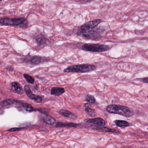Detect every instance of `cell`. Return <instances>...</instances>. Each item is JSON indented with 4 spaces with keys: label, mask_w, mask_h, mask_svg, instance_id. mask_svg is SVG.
<instances>
[{
    "label": "cell",
    "mask_w": 148,
    "mask_h": 148,
    "mask_svg": "<svg viewBox=\"0 0 148 148\" xmlns=\"http://www.w3.org/2000/svg\"><path fill=\"white\" fill-rule=\"evenodd\" d=\"M102 22L101 19H98L85 23L78 29L77 35L87 40H99L105 30L103 28L98 27Z\"/></svg>",
    "instance_id": "1"
},
{
    "label": "cell",
    "mask_w": 148,
    "mask_h": 148,
    "mask_svg": "<svg viewBox=\"0 0 148 148\" xmlns=\"http://www.w3.org/2000/svg\"><path fill=\"white\" fill-rule=\"evenodd\" d=\"M106 109L109 113L117 114L126 117H130L134 115L133 111L129 108L121 105L111 104L108 106Z\"/></svg>",
    "instance_id": "2"
},
{
    "label": "cell",
    "mask_w": 148,
    "mask_h": 148,
    "mask_svg": "<svg viewBox=\"0 0 148 148\" xmlns=\"http://www.w3.org/2000/svg\"><path fill=\"white\" fill-rule=\"evenodd\" d=\"M96 69L95 66L92 64H81V65H72L65 69V73H84L93 71Z\"/></svg>",
    "instance_id": "3"
},
{
    "label": "cell",
    "mask_w": 148,
    "mask_h": 148,
    "mask_svg": "<svg viewBox=\"0 0 148 148\" xmlns=\"http://www.w3.org/2000/svg\"><path fill=\"white\" fill-rule=\"evenodd\" d=\"M82 50L85 51L91 52H103L110 49L108 45L98 43H85L82 46Z\"/></svg>",
    "instance_id": "4"
},
{
    "label": "cell",
    "mask_w": 148,
    "mask_h": 148,
    "mask_svg": "<svg viewBox=\"0 0 148 148\" xmlns=\"http://www.w3.org/2000/svg\"><path fill=\"white\" fill-rule=\"evenodd\" d=\"M27 21L24 17H21L15 19L3 18L0 19V24L4 26H17L23 24Z\"/></svg>",
    "instance_id": "5"
},
{
    "label": "cell",
    "mask_w": 148,
    "mask_h": 148,
    "mask_svg": "<svg viewBox=\"0 0 148 148\" xmlns=\"http://www.w3.org/2000/svg\"><path fill=\"white\" fill-rule=\"evenodd\" d=\"M24 89L26 92V94L29 99L36 102L38 103L42 102V96L33 94L31 89H30V87L28 85H25Z\"/></svg>",
    "instance_id": "6"
},
{
    "label": "cell",
    "mask_w": 148,
    "mask_h": 148,
    "mask_svg": "<svg viewBox=\"0 0 148 148\" xmlns=\"http://www.w3.org/2000/svg\"><path fill=\"white\" fill-rule=\"evenodd\" d=\"M15 107L21 111H25L27 112H32L36 111L32 106L26 103L22 102L20 101H17Z\"/></svg>",
    "instance_id": "7"
},
{
    "label": "cell",
    "mask_w": 148,
    "mask_h": 148,
    "mask_svg": "<svg viewBox=\"0 0 148 148\" xmlns=\"http://www.w3.org/2000/svg\"><path fill=\"white\" fill-rule=\"evenodd\" d=\"M84 122L86 123L95 124L97 126H104L106 125V122L103 119L101 118L87 119L84 120Z\"/></svg>",
    "instance_id": "8"
},
{
    "label": "cell",
    "mask_w": 148,
    "mask_h": 148,
    "mask_svg": "<svg viewBox=\"0 0 148 148\" xmlns=\"http://www.w3.org/2000/svg\"><path fill=\"white\" fill-rule=\"evenodd\" d=\"M11 90L14 93L21 95L23 93V90L20 83L17 82H14L11 84Z\"/></svg>",
    "instance_id": "9"
},
{
    "label": "cell",
    "mask_w": 148,
    "mask_h": 148,
    "mask_svg": "<svg viewBox=\"0 0 148 148\" xmlns=\"http://www.w3.org/2000/svg\"><path fill=\"white\" fill-rule=\"evenodd\" d=\"M36 41L40 46L48 45L50 43L49 40L45 36L40 35L36 38Z\"/></svg>",
    "instance_id": "10"
},
{
    "label": "cell",
    "mask_w": 148,
    "mask_h": 148,
    "mask_svg": "<svg viewBox=\"0 0 148 148\" xmlns=\"http://www.w3.org/2000/svg\"><path fill=\"white\" fill-rule=\"evenodd\" d=\"M41 120L44 123L48 125H53L56 122V120L47 114H42Z\"/></svg>",
    "instance_id": "11"
},
{
    "label": "cell",
    "mask_w": 148,
    "mask_h": 148,
    "mask_svg": "<svg viewBox=\"0 0 148 148\" xmlns=\"http://www.w3.org/2000/svg\"><path fill=\"white\" fill-rule=\"evenodd\" d=\"M79 124L73 123L57 122L55 127L58 128H76L77 127Z\"/></svg>",
    "instance_id": "12"
},
{
    "label": "cell",
    "mask_w": 148,
    "mask_h": 148,
    "mask_svg": "<svg viewBox=\"0 0 148 148\" xmlns=\"http://www.w3.org/2000/svg\"><path fill=\"white\" fill-rule=\"evenodd\" d=\"M60 114L62 115V116H65L69 119L75 120L77 118V116L76 115L73 113L68 111V110H65V109H61L59 112Z\"/></svg>",
    "instance_id": "13"
},
{
    "label": "cell",
    "mask_w": 148,
    "mask_h": 148,
    "mask_svg": "<svg viewBox=\"0 0 148 148\" xmlns=\"http://www.w3.org/2000/svg\"><path fill=\"white\" fill-rule=\"evenodd\" d=\"M47 61V59L44 57H41L40 56H33L30 59V62L32 64H35V65H38L40 63H42L44 62Z\"/></svg>",
    "instance_id": "14"
},
{
    "label": "cell",
    "mask_w": 148,
    "mask_h": 148,
    "mask_svg": "<svg viewBox=\"0 0 148 148\" xmlns=\"http://www.w3.org/2000/svg\"><path fill=\"white\" fill-rule=\"evenodd\" d=\"M65 92V90L63 88L54 87L52 88L51 90V94L56 96H60Z\"/></svg>",
    "instance_id": "15"
},
{
    "label": "cell",
    "mask_w": 148,
    "mask_h": 148,
    "mask_svg": "<svg viewBox=\"0 0 148 148\" xmlns=\"http://www.w3.org/2000/svg\"><path fill=\"white\" fill-rule=\"evenodd\" d=\"M15 101V100L13 99L5 100L1 103V105L3 108H8L13 107Z\"/></svg>",
    "instance_id": "16"
},
{
    "label": "cell",
    "mask_w": 148,
    "mask_h": 148,
    "mask_svg": "<svg viewBox=\"0 0 148 148\" xmlns=\"http://www.w3.org/2000/svg\"><path fill=\"white\" fill-rule=\"evenodd\" d=\"M94 129L97 130H101V131H104L105 132H108V133H114V134H120V131H118L117 129H110L107 127H94Z\"/></svg>",
    "instance_id": "17"
},
{
    "label": "cell",
    "mask_w": 148,
    "mask_h": 148,
    "mask_svg": "<svg viewBox=\"0 0 148 148\" xmlns=\"http://www.w3.org/2000/svg\"><path fill=\"white\" fill-rule=\"evenodd\" d=\"M114 122L116 126L120 127H126L129 126V123L126 121L116 120Z\"/></svg>",
    "instance_id": "18"
},
{
    "label": "cell",
    "mask_w": 148,
    "mask_h": 148,
    "mask_svg": "<svg viewBox=\"0 0 148 148\" xmlns=\"http://www.w3.org/2000/svg\"><path fill=\"white\" fill-rule=\"evenodd\" d=\"M85 112L90 117H95L96 116L95 113L94 109L90 107H86L85 109Z\"/></svg>",
    "instance_id": "19"
},
{
    "label": "cell",
    "mask_w": 148,
    "mask_h": 148,
    "mask_svg": "<svg viewBox=\"0 0 148 148\" xmlns=\"http://www.w3.org/2000/svg\"><path fill=\"white\" fill-rule=\"evenodd\" d=\"M85 100L87 101L88 102L91 104H94L95 103L96 99L94 96L90 95H87L85 97Z\"/></svg>",
    "instance_id": "20"
},
{
    "label": "cell",
    "mask_w": 148,
    "mask_h": 148,
    "mask_svg": "<svg viewBox=\"0 0 148 148\" xmlns=\"http://www.w3.org/2000/svg\"><path fill=\"white\" fill-rule=\"evenodd\" d=\"M23 77L26 79V81L29 83H31V84H33L35 80L34 78H33L31 76L27 74H24L23 75Z\"/></svg>",
    "instance_id": "21"
},
{
    "label": "cell",
    "mask_w": 148,
    "mask_h": 148,
    "mask_svg": "<svg viewBox=\"0 0 148 148\" xmlns=\"http://www.w3.org/2000/svg\"><path fill=\"white\" fill-rule=\"evenodd\" d=\"M22 129H23V128H13L10 129L8 130V131L9 132H15L16 131H19Z\"/></svg>",
    "instance_id": "22"
},
{
    "label": "cell",
    "mask_w": 148,
    "mask_h": 148,
    "mask_svg": "<svg viewBox=\"0 0 148 148\" xmlns=\"http://www.w3.org/2000/svg\"><path fill=\"white\" fill-rule=\"evenodd\" d=\"M142 81L146 83H148V77L143 78Z\"/></svg>",
    "instance_id": "23"
},
{
    "label": "cell",
    "mask_w": 148,
    "mask_h": 148,
    "mask_svg": "<svg viewBox=\"0 0 148 148\" xmlns=\"http://www.w3.org/2000/svg\"><path fill=\"white\" fill-rule=\"evenodd\" d=\"M7 69L9 71H12L13 70V68L10 67V66H9V67H7Z\"/></svg>",
    "instance_id": "24"
},
{
    "label": "cell",
    "mask_w": 148,
    "mask_h": 148,
    "mask_svg": "<svg viewBox=\"0 0 148 148\" xmlns=\"http://www.w3.org/2000/svg\"><path fill=\"white\" fill-rule=\"evenodd\" d=\"M95 1V0H84V1H86V2H90L92 1Z\"/></svg>",
    "instance_id": "25"
},
{
    "label": "cell",
    "mask_w": 148,
    "mask_h": 148,
    "mask_svg": "<svg viewBox=\"0 0 148 148\" xmlns=\"http://www.w3.org/2000/svg\"><path fill=\"white\" fill-rule=\"evenodd\" d=\"M2 1V0H0V3H1V2Z\"/></svg>",
    "instance_id": "26"
},
{
    "label": "cell",
    "mask_w": 148,
    "mask_h": 148,
    "mask_svg": "<svg viewBox=\"0 0 148 148\" xmlns=\"http://www.w3.org/2000/svg\"><path fill=\"white\" fill-rule=\"evenodd\" d=\"M0 63H1V61H0Z\"/></svg>",
    "instance_id": "27"
}]
</instances>
